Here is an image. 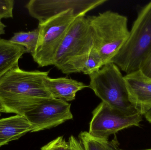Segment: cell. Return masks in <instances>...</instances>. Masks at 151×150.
<instances>
[{
	"label": "cell",
	"instance_id": "cell-1",
	"mask_svg": "<svg viewBox=\"0 0 151 150\" xmlns=\"http://www.w3.org/2000/svg\"><path fill=\"white\" fill-rule=\"evenodd\" d=\"M50 71H26L19 67L0 78V101L4 113L24 115L48 99L52 98L44 84Z\"/></svg>",
	"mask_w": 151,
	"mask_h": 150
},
{
	"label": "cell",
	"instance_id": "cell-2",
	"mask_svg": "<svg viewBox=\"0 0 151 150\" xmlns=\"http://www.w3.org/2000/svg\"><path fill=\"white\" fill-rule=\"evenodd\" d=\"M93 42V34L87 17H77L58 49L53 65L65 75L81 73Z\"/></svg>",
	"mask_w": 151,
	"mask_h": 150
},
{
	"label": "cell",
	"instance_id": "cell-3",
	"mask_svg": "<svg viewBox=\"0 0 151 150\" xmlns=\"http://www.w3.org/2000/svg\"><path fill=\"white\" fill-rule=\"evenodd\" d=\"M87 18L93 34L92 48L99 53L105 65L127 41L129 33L128 19L126 16L111 10Z\"/></svg>",
	"mask_w": 151,
	"mask_h": 150
},
{
	"label": "cell",
	"instance_id": "cell-4",
	"mask_svg": "<svg viewBox=\"0 0 151 150\" xmlns=\"http://www.w3.org/2000/svg\"><path fill=\"white\" fill-rule=\"evenodd\" d=\"M151 50V1L139 9L129 36L110 62L126 74L140 69Z\"/></svg>",
	"mask_w": 151,
	"mask_h": 150
},
{
	"label": "cell",
	"instance_id": "cell-5",
	"mask_svg": "<svg viewBox=\"0 0 151 150\" xmlns=\"http://www.w3.org/2000/svg\"><path fill=\"white\" fill-rule=\"evenodd\" d=\"M89 76L90 82L88 87L102 102L129 114L139 113L129 101L124 76L114 63H106Z\"/></svg>",
	"mask_w": 151,
	"mask_h": 150
},
{
	"label": "cell",
	"instance_id": "cell-6",
	"mask_svg": "<svg viewBox=\"0 0 151 150\" xmlns=\"http://www.w3.org/2000/svg\"><path fill=\"white\" fill-rule=\"evenodd\" d=\"M79 17L73 10L39 23V37L33 59L40 67L53 65L54 58L72 24Z\"/></svg>",
	"mask_w": 151,
	"mask_h": 150
},
{
	"label": "cell",
	"instance_id": "cell-7",
	"mask_svg": "<svg viewBox=\"0 0 151 150\" xmlns=\"http://www.w3.org/2000/svg\"><path fill=\"white\" fill-rule=\"evenodd\" d=\"M140 113L129 114L102 102L92 112L88 133L97 138H108L112 134L131 127H138L142 121Z\"/></svg>",
	"mask_w": 151,
	"mask_h": 150
},
{
	"label": "cell",
	"instance_id": "cell-8",
	"mask_svg": "<svg viewBox=\"0 0 151 150\" xmlns=\"http://www.w3.org/2000/svg\"><path fill=\"white\" fill-rule=\"evenodd\" d=\"M107 0H31L26 8L31 16L39 23L70 10L78 17L85 16L89 11L104 4Z\"/></svg>",
	"mask_w": 151,
	"mask_h": 150
},
{
	"label": "cell",
	"instance_id": "cell-9",
	"mask_svg": "<svg viewBox=\"0 0 151 150\" xmlns=\"http://www.w3.org/2000/svg\"><path fill=\"white\" fill-rule=\"evenodd\" d=\"M68 102L57 99H48L25 114L32 125V132L49 129L73 119Z\"/></svg>",
	"mask_w": 151,
	"mask_h": 150
},
{
	"label": "cell",
	"instance_id": "cell-10",
	"mask_svg": "<svg viewBox=\"0 0 151 150\" xmlns=\"http://www.w3.org/2000/svg\"><path fill=\"white\" fill-rule=\"evenodd\" d=\"M124 78L129 101L145 115L151 109V78L139 69L126 74Z\"/></svg>",
	"mask_w": 151,
	"mask_h": 150
},
{
	"label": "cell",
	"instance_id": "cell-11",
	"mask_svg": "<svg viewBox=\"0 0 151 150\" xmlns=\"http://www.w3.org/2000/svg\"><path fill=\"white\" fill-rule=\"evenodd\" d=\"M44 84L52 98L67 102L74 100L78 92L88 88L83 82L65 77L47 76L44 78Z\"/></svg>",
	"mask_w": 151,
	"mask_h": 150
},
{
	"label": "cell",
	"instance_id": "cell-12",
	"mask_svg": "<svg viewBox=\"0 0 151 150\" xmlns=\"http://www.w3.org/2000/svg\"><path fill=\"white\" fill-rule=\"evenodd\" d=\"M32 129V125L24 115L0 119V147L18 140Z\"/></svg>",
	"mask_w": 151,
	"mask_h": 150
},
{
	"label": "cell",
	"instance_id": "cell-13",
	"mask_svg": "<svg viewBox=\"0 0 151 150\" xmlns=\"http://www.w3.org/2000/svg\"><path fill=\"white\" fill-rule=\"evenodd\" d=\"M26 53L24 47L9 40L0 38V78L10 70L19 67V59Z\"/></svg>",
	"mask_w": 151,
	"mask_h": 150
},
{
	"label": "cell",
	"instance_id": "cell-14",
	"mask_svg": "<svg viewBox=\"0 0 151 150\" xmlns=\"http://www.w3.org/2000/svg\"><path fill=\"white\" fill-rule=\"evenodd\" d=\"M78 138L84 150H120L116 137L109 141L108 138H97L84 131L80 133Z\"/></svg>",
	"mask_w": 151,
	"mask_h": 150
},
{
	"label": "cell",
	"instance_id": "cell-15",
	"mask_svg": "<svg viewBox=\"0 0 151 150\" xmlns=\"http://www.w3.org/2000/svg\"><path fill=\"white\" fill-rule=\"evenodd\" d=\"M39 37L38 28L29 32L15 33L10 41L24 47L26 53L33 54L35 52Z\"/></svg>",
	"mask_w": 151,
	"mask_h": 150
},
{
	"label": "cell",
	"instance_id": "cell-16",
	"mask_svg": "<svg viewBox=\"0 0 151 150\" xmlns=\"http://www.w3.org/2000/svg\"><path fill=\"white\" fill-rule=\"evenodd\" d=\"M104 65V61L100 55L92 48L85 62L82 73L89 75L98 71Z\"/></svg>",
	"mask_w": 151,
	"mask_h": 150
},
{
	"label": "cell",
	"instance_id": "cell-17",
	"mask_svg": "<svg viewBox=\"0 0 151 150\" xmlns=\"http://www.w3.org/2000/svg\"><path fill=\"white\" fill-rule=\"evenodd\" d=\"M70 144L64 138L59 136L41 148V150H70Z\"/></svg>",
	"mask_w": 151,
	"mask_h": 150
},
{
	"label": "cell",
	"instance_id": "cell-18",
	"mask_svg": "<svg viewBox=\"0 0 151 150\" xmlns=\"http://www.w3.org/2000/svg\"><path fill=\"white\" fill-rule=\"evenodd\" d=\"M14 1L0 0V20L13 17Z\"/></svg>",
	"mask_w": 151,
	"mask_h": 150
},
{
	"label": "cell",
	"instance_id": "cell-19",
	"mask_svg": "<svg viewBox=\"0 0 151 150\" xmlns=\"http://www.w3.org/2000/svg\"><path fill=\"white\" fill-rule=\"evenodd\" d=\"M140 70L144 74L151 78V50L141 64Z\"/></svg>",
	"mask_w": 151,
	"mask_h": 150
},
{
	"label": "cell",
	"instance_id": "cell-20",
	"mask_svg": "<svg viewBox=\"0 0 151 150\" xmlns=\"http://www.w3.org/2000/svg\"><path fill=\"white\" fill-rule=\"evenodd\" d=\"M70 150H84L79 140L73 135L70 136L69 140Z\"/></svg>",
	"mask_w": 151,
	"mask_h": 150
},
{
	"label": "cell",
	"instance_id": "cell-21",
	"mask_svg": "<svg viewBox=\"0 0 151 150\" xmlns=\"http://www.w3.org/2000/svg\"><path fill=\"white\" fill-rule=\"evenodd\" d=\"M6 26L2 22L1 20H0V36L5 33V28Z\"/></svg>",
	"mask_w": 151,
	"mask_h": 150
},
{
	"label": "cell",
	"instance_id": "cell-22",
	"mask_svg": "<svg viewBox=\"0 0 151 150\" xmlns=\"http://www.w3.org/2000/svg\"><path fill=\"white\" fill-rule=\"evenodd\" d=\"M145 116L147 120L151 123V109L145 114Z\"/></svg>",
	"mask_w": 151,
	"mask_h": 150
},
{
	"label": "cell",
	"instance_id": "cell-23",
	"mask_svg": "<svg viewBox=\"0 0 151 150\" xmlns=\"http://www.w3.org/2000/svg\"><path fill=\"white\" fill-rule=\"evenodd\" d=\"M4 112V107L0 101V113Z\"/></svg>",
	"mask_w": 151,
	"mask_h": 150
},
{
	"label": "cell",
	"instance_id": "cell-24",
	"mask_svg": "<svg viewBox=\"0 0 151 150\" xmlns=\"http://www.w3.org/2000/svg\"><path fill=\"white\" fill-rule=\"evenodd\" d=\"M1 113H0V116H1Z\"/></svg>",
	"mask_w": 151,
	"mask_h": 150
}]
</instances>
